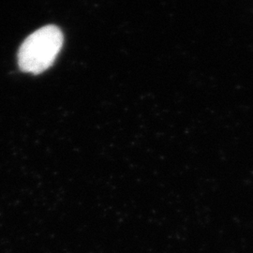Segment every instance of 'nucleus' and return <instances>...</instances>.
Masks as SVG:
<instances>
[{
    "instance_id": "f257e3e1",
    "label": "nucleus",
    "mask_w": 253,
    "mask_h": 253,
    "mask_svg": "<svg viewBox=\"0 0 253 253\" xmlns=\"http://www.w3.org/2000/svg\"><path fill=\"white\" fill-rule=\"evenodd\" d=\"M63 34L55 26H46L27 37L20 47L18 64L21 71L39 74L50 68L63 45Z\"/></svg>"
}]
</instances>
